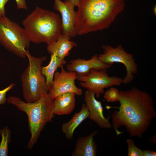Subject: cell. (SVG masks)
Returning <instances> with one entry per match:
<instances>
[{
	"instance_id": "obj_1",
	"label": "cell",
	"mask_w": 156,
	"mask_h": 156,
	"mask_svg": "<svg viewBox=\"0 0 156 156\" xmlns=\"http://www.w3.org/2000/svg\"><path fill=\"white\" fill-rule=\"evenodd\" d=\"M119 91L120 105L114 107L118 110L112 114V126L117 136L122 133L118 129L123 127L130 137L140 138L156 117L153 98L146 92L135 87Z\"/></svg>"
},
{
	"instance_id": "obj_2",
	"label": "cell",
	"mask_w": 156,
	"mask_h": 156,
	"mask_svg": "<svg viewBox=\"0 0 156 156\" xmlns=\"http://www.w3.org/2000/svg\"><path fill=\"white\" fill-rule=\"evenodd\" d=\"M125 5V0H79L75 26L76 35L108 28Z\"/></svg>"
},
{
	"instance_id": "obj_3",
	"label": "cell",
	"mask_w": 156,
	"mask_h": 156,
	"mask_svg": "<svg viewBox=\"0 0 156 156\" xmlns=\"http://www.w3.org/2000/svg\"><path fill=\"white\" fill-rule=\"evenodd\" d=\"M22 23L31 42L35 44H51L62 34V20L60 15L38 6Z\"/></svg>"
},
{
	"instance_id": "obj_4",
	"label": "cell",
	"mask_w": 156,
	"mask_h": 156,
	"mask_svg": "<svg viewBox=\"0 0 156 156\" xmlns=\"http://www.w3.org/2000/svg\"><path fill=\"white\" fill-rule=\"evenodd\" d=\"M6 101L14 105L27 115L31 134L27 148L31 149L44 126L48 122H51L53 117V100L48 93H43L39 99L34 102H25L18 97L14 96L7 98Z\"/></svg>"
},
{
	"instance_id": "obj_5",
	"label": "cell",
	"mask_w": 156,
	"mask_h": 156,
	"mask_svg": "<svg viewBox=\"0 0 156 156\" xmlns=\"http://www.w3.org/2000/svg\"><path fill=\"white\" fill-rule=\"evenodd\" d=\"M26 55L28 64L21 75V81L24 98L27 102L32 103L38 100L42 93H48L45 78L42 72V64L47 57L32 56L29 49Z\"/></svg>"
},
{
	"instance_id": "obj_6",
	"label": "cell",
	"mask_w": 156,
	"mask_h": 156,
	"mask_svg": "<svg viewBox=\"0 0 156 156\" xmlns=\"http://www.w3.org/2000/svg\"><path fill=\"white\" fill-rule=\"evenodd\" d=\"M31 41L23 27L7 17H0V44L4 48L22 58L26 57Z\"/></svg>"
},
{
	"instance_id": "obj_7",
	"label": "cell",
	"mask_w": 156,
	"mask_h": 156,
	"mask_svg": "<svg viewBox=\"0 0 156 156\" xmlns=\"http://www.w3.org/2000/svg\"><path fill=\"white\" fill-rule=\"evenodd\" d=\"M103 53L98 55L103 63L111 66L114 63L122 64L125 66L126 75L123 79L122 83L127 85L134 79V75L138 73V67L133 58V55L127 53L121 44L116 47L108 45H103Z\"/></svg>"
},
{
	"instance_id": "obj_8",
	"label": "cell",
	"mask_w": 156,
	"mask_h": 156,
	"mask_svg": "<svg viewBox=\"0 0 156 156\" xmlns=\"http://www.w3.org/2000/svg\"><path fill=\"white\" fill-rule=\"evenodd\" d=\"M107 69H91L86 75H77V79L80 81V85L93 92L97 98L104 93V89L122 83L123 79L116 76L109 77Z\"/></svg>"
},
{
	"instance_id": "obj_9",
	"label": "cell",
	"mask_w": 156,
	"mask_h": 156,
	"mask_svg": "<svg viewBox=\"0 0 156 156\" xmlns=\"http://www.w3.org/2000/svg\"><path fill=\"white\" fill-rule=\"evenodd\" d=\"M61 68L60 72L56 71L55 73L52 84L48 93L50 97L54 100L57 96L68 92L74 93L77 95H81L82 90L75 84L77 74L66 71L64 66Z\"/></svg>"
},
{
	"instance_id": "obj_10",
	"label": "cell",
	"mask_w": 156,
	"mask_h": 156,
	"mask_svg": "<svg viewBox=\"0 0 156 156\" xmlns=\"http://www.w3.org/2000/svg\"><path fill=\"white\" fill-rule=\"evenodd\" d=\"M54 9L59 12L61 16L62 34L71 38L76 35L75 26L76 18V12L75 6L70 0L63 2L60 0H53Z\"/></svg>"
},
{
	"instance_id": "obj_11",
	"label": "cell",
	"mask_w": 156,
	"mask_h": 156,
	"mask_svg": "<svg viewBox=\"0 0 156 156\" xmlns=\"http://www.w3.org/2000/svg\"><path fill=\"white\" fill-rule=\"evenodd\" d=\"M95 94L88 90L84 93V100L89 112V118L103 129H110L112 127L109 120L110 115L107 118L104 116L103 108L101 102L97 100Z\"/></svg>"
},
{
	"instance_id": "obj_12",
	"label": "cell",
	"mask_w": 156,
	"mask_h": 156,
	"mask_svg": "<svg viewBox=\"0 0 156 156\" xmlns=\"http://www.w3.org/2000/svg\"><path fill=\"white\" fill-rule=\"evenodd\" d=\"M110 67L102 62L97 54L88 60L79 58L72 60L66 65L68 71L75 72L78 75L83 76L88 75L92 69H107Z\"/></svg>"
},
{
	"instance_id": "obj_13",
	"label": "cell",
	"mask_w": 156,
	"mask_h": 156,
	"mask_svg": "<svg viewBox=\"0 0 156 156\" xmlns=\"http://www.w3.org/2000/svg\"><path fill=\"white\" fill-rule=\"evenodd\" d=\"M71 37L62 34L54 42L47 45L48 52L60 58L64 59L69 55L70 51L77 46L74 42L70 41Z\"/></svg>"
},
{
	"instance_id": "obj_14",
	"label": "cell",
	"mask_w": 156,
	"mask_h": 156,
	"mask_svg": "<svg viewBox=\"0 0 156 156\" xmlns=\"http://www.w3.org/2000/svg\"><path fill=\"white\" fill-rule=\"evenodd\" d=\"M98 131H95L88 136L79 137L76 143L72 156H95L97 153V145L93 137Z\"/></svg>"
},
{
	"instance_id": "obj_15",
	"label": "cell",
	"mask_w": 156,
	"mask_h": 156,
	"mask_svg": "<svg viewBox=\"0 0 156 156\" xmlns=\"http://www.w3.org/2000/svg\"><path fill=\"white\" fill-rule=\"evenodd\" d=\"M74 93L62 94L56 96L53 100L54 114L62 115L71 113L75 107V96Z\"/></svg>"
},
{
	"instance_id": "obj_16",
	"label": "cell",
	"mask_w": 156,
	"mask_h": 156,
	"mask_svg": "<svg viewBox=\"0 0 156 156\" xmlns=\"http://www.w3.org/2000/svg\"><path fill=\"white\" fill-rule=\"evenodd\" d=\"M89 114L87 107L85 104H83L80 111L75 112L69 121L62 125V132L67 139H72L75 129L84 120L89 118Z\"/></svg>"
},
{
	"instance_id": "obj_17",
	"label": "cell",
	"mask_w": 156,
	"mask_h": 156,
	"mask_svg": "<svg viewBox=\"0 0 156 156\" xmlns=\"http://www.w3.org/2000/svg\"><path fill=\"white\" fill-rule=\"evenodd\" d=\"M66 63L65 59H62L51 54L50 60L48 64L42 66V72L44 76L49 90L52 84L55 73L58 68H61Z\"/></svg>"
},
{
	"instance_id": "obj_18",
	"label": "cell",
	"mask_w": 156,
	"mask_h": 156,
	"mask_svg": "<svg viewBox=\"0 0 156 156\" xmlns=\"http://www.w3.org/2000/svg\"><path fill=\"white\" fill-rule=\"evenodd\" d=\"M2 140L0 143V156L8 155V145L10 141L11 132L7 126L0 131Z\"/></svg>"
},
{
	"instance_id": "obj_19",
	"label": "cell",
	"mask_w": 156,
	"mask_h": 156,
	"mask_svg": "<svg viewBox=\"0 0 156 156\" xmlns=\"http://www.w3.org/2000/svg\"><path fill=\"white\" fill-rule=\"evenodd\" d=\"M104 94V98L107 102H115L119 101L120 96L119 91L115 88L110 87Z\"/></svg>"
},
{
	"instance_id": "obj_20",
	"label": "cell",
	"mask_w": 156,
	"mask_h": 156,
	"mask_svg": "<svg viewBox=\"0 0 156 156\" xmlns=\"http://www.w3.org/2000/svg\"><path fill=\"white\" fill-rule=\"evenodd\" d=\"M126 142L128 148L127 156H142L143 150L135 146L133 139H127Z\"/></svg>"
},
{
	"instance_id": "obj_21",
	"label": "cell",
	"mask_w": 156,
	"mask_h": 156,
	"mask_svg": "<svg viewBox=\"0 0 156 156\" xmlns=\"http://www.w3.org/2000/svg\"><path fill=\"white\" fill-rule=\"evenodd\" d=\"M16 84L14 83H11L8 87L0 90V105L4 104L6 101V93L13 88Z\"/></svg>"
},
{
	"instance_id": "obj_22",
	"label": "cell",
	"mask_w": 156,
	"mask_h": 156,
	"mask_svg": "<svg viewBox=\"0 0 156 156\" xmlns=\"http://www.w3.org/2000/svg\"><path fill=\"white\" fill-rule=\"evenodd\" d=\"M16 1L17 8L18 9H23L27 10V7L25 0H15Z\"/></svg>"
},
{
	"instance_id": "obj_23",
	"label": "cell",
	"mask_w": 156,
	"mask_h": 156,
	"mask_svg": "<svg viewBox=\"0 0 156 156\" xmlns=\"http://www.w3.org/2000/svg\"><path fill=\"white\" fill-rule=\"evenodd\" d=\"M9 0H0V17L5 16V6Z\"/></svg>"
},
{
	"instance_id": "obj_24",
	"label": "cell",
	"mask_w": 156,
	"mask_h": 156,
	"mask_svg": "<svg viewBox=\"0 0 156 156\" xmlns=\"http://www.w3.org/2000/svg\"><path fill=\"white\" fill-rule=\"evenodd\" d=\"M156 152L149 150H143L142 156H156Z\"/></svg>"
},
{
	"instance_id": "obj_25",
	"label": "cell",
	"mask_w": 156,
	"mask_h": 156,
	"mask_svg": "<svg viewBox=\"0 0 156 156\" xmlns=\"http://www.w3.org/2000/svg\"><path fill=\"white\" fill-rule=\"evenodd\" d=\"M70 1L75 6H77L79 4V0H70Z\"/></svg>"
},
{
	"instance_id": "obj_26",
	"label": "cell",
	"mask_w": 156,
	"mask_h": 156,
	"mask_svg": "<svg viewBox=\"0 0 156 156\" xmlns=\"http://www.w3.org/2000/svg\"><path fill=\"white\" fill-rule=\"evenodd\" d=\"M149 141L151 142L156 143V136H154L150 139H149Z\"/></svg>"
},
{
	"instance_id": "obj_27",
	"label": "cell",
	"mask_w": 156,
	"mask_h": 156,
	"mask_svg": "<svg viewBox=\"0 0 156 156\" xmlns=\"http://www.w3.org/2000/svg\"><path fill=\"white\" fill-rule=\"evenodd\" d=\"M154 13H156V6L154 7Z\"/></svg>"
}]
</instances>
